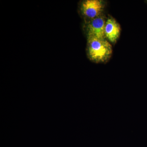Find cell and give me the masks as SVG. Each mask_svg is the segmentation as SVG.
Returning <instances> with one entry per match:
<instances>
[{"label":"cell","instance_id":"cell-1","mask_svg":"<svg viewBox=\"0 0 147 147\" xmlns=\"http://www.w3.org/2000/svg\"><path fill=\"white\" fill-rule=\"evenodd\" d=\"M112 46L106 39L88 38L87 54L91 61L96 63H104L111 57Z\"/></svg>","mask_w":147,"mask_h":147},{"label":"cell","instance_id":"cell-2","mask_svg":"<svg viewBox=\"0 0 147 147\" xmlns=\"http://www.w3.org/2000/svg\"><path fill=\"white\" fill-rule=\"evenodd\" d=\"M104 7V2L100 0H86L81 4V12L88 21L102 15Z\"/></svg>","mask_w":147,"mask_h":147},{"label":"cell","instance_id":"cell-3","mask_svg":"<svg viewBox=\"0 0 147 147\" xmlns=\"http://www.w3.org/2000/svg\"><path fill=\"white\" fill-rule=\"evenodd\" d=\"M106 19L107 18L102 14L94 19L87 21L86 25L87 38L106 39L104 30Z\"/></svg>","mask_w":147,"mask_h":147},{"label":"cell","instance_id":"cell-4","mask_svg":"<svg viewBox=\"0 0 147 147\" xmlns=\"http://www.w3.org/2000/svg\"><path fill=\"white\" fill-rule=\"evenodd\" d=\"M121 27L115 18L109 16L106 19L105 27V38L110 42L115 43L120 35Z\"/></svg>","mask_w":147,"mask_h":147}]
</instances>
